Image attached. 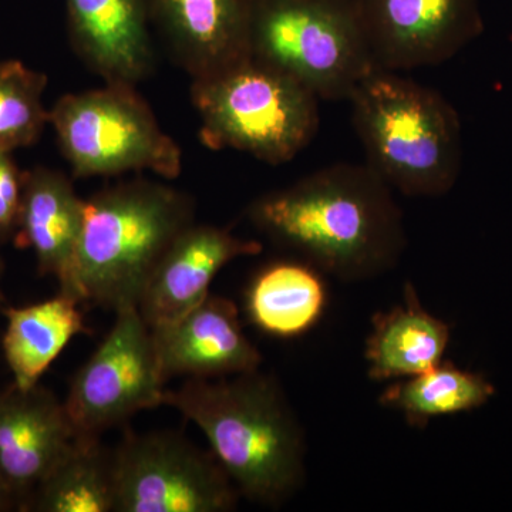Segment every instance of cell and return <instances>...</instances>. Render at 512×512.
I'll use <instances>...</instances> for the list:
<instances>
[{
    "mask_svg": "<svg viewBox=\"0 0 512 512\" xmlns=\"http://www.w3.org/2000/svg\"><path fill=\"white\" fill-rule=\"evenodd\" d=\"M202 144L241 151L262 163L293 160L319 128V99L254 57L192 80Z\"/></svg>",
    "mask_w": 512,
    "mask_h": 512,
    "instance_id": "5",
    "label": "cell"
},
{
    "mask_svg": "<svg viewBox=\"0 0 512 512\" xmlns=\"http://www.w3.org/2000/svg\"><path fill=\"white\" fill-rule=\"evenodd\" d=\"M248 218L279 247L342 282L392 271L407 248L393 188L369 164L340 163L252 202Z\"/></svg>",
    "mask_w": 512,
    "mask_h": 512,
    "instance_id": "1",
    "label": "cell"
},
{
    "mask_svg": "<svg viewBox=\"0 0 512 512\" xmlns=\"http://www.w3.org/2000/svg\"><path fill=\"white\" fill-rule=\"evenodd\" d=\"M450 336L448 323L427 312L407 282L402 305L373 315L365 343L367 376L390 382L427 372L443 362Z\"/></svg>",
    "mask_w": 512,
    "mask_h": 512,
    "instance_id": "17",
    "label": "cell"
},
{
    "mask_svg": "<svg viewBox=\"0 0 512 512\" xmlns=\"http://www.w3.org/2000/svg\"><path fill=\"white\" fill-rule=\"evenodd\" d=\"M164 406L202 431L241 497L281 507L305 484V433L269 373L187 379L165 390Z\"/></svg>",
    "mask_w": 512,
    "mask_h": 512,
    "instance_id": "2",
    "label": "cell"
},
{
    "mask_svg": "<svg viewBox=\"0 0 512 512\" xmlns=\"http://www.w3.org/2000/svg\"><path fill=\"white\" fill-rule=\"evenodd\" d=\"M23 174L10 153L0 151V241L16 234L22 204Z\"/></svg>",
    "mask_w": 512,
    "mask_h": 512,
    "instance_id": "23",
    "label": "cell"
},
{
    "mask_svg": "<svg viewBox=\"0 0 512 512\" xmlns=\"http://www.w3.org/2000/svg\"><path fill=\"white\" fill-rule=\"evenodd\" d=\"M192 217L190 198L150 181L116 185L84 201L79 301L114 313L138 308L158 262Z\"/></svg>",
    "mask_w": 512,
    "mask_h": 512,
    "instance_id": "4",
    "label": "cell"
},
{
    "mask_svg": "<svg viewBox=\"0 0 512 512\" xmlns=\"http://www.w3.org/2000/svg\"><path fill=\"white\" fill-rule=\"evenodd\" d=\"M494 394L495 387L484 376L443 360L427 372L387 386L379 403L402 413L409 426L424 430L437 417L480 409Z\"/></svg>",
    "mask_w": 512,
    "mask_h": 512,
    "instance_id": "21",
    "label": "cell"
},
{
    "mask_svg": "<svg viewBox=\"0 0 512 512\" xmlns=\"http://www.w3.org/2000/svg\"><path fill=\"white\" fill-rule=\"evenodd\" d=\"M45 74L19 60L0 62V151L12 153L39 140L49 124L43 106Z\"/></svg>",
    "mask_w": 512,
    "mask_h": 512,
    "instance_id": "22",
    "label": "cell"
},
{
    "mask_svg": "<svg viewBox=\"0 0 512 512\" xmlns=\"http://www.w3.org/2000/svg\"><path fill=\"white\" fill-rule=\"evenodd\" d=\"M49 124L76 177L151 171L174 180L181 174V148L164 133L136 87L106 84L66 94L49 111Z\"/></svg>",
    "mask_w": 512,
    "mask_h": 512,
    "instance_id": "7",
    "label": "cell"
},
{
    "mask_svg": "<svg viewBox=\"0 0 512 512\" xmlns=\"http://www.w3.org/2000/svg\"><path fill=\"white\" fill-rule=\"evenodd\" d=\"M84 201L59 171L37 167L23 174L16 237L35 252L40 275L55 276L60 293L77 299L76 265Z\"/></svg>",
    "mask_w": 512,
    "mask_h": 512,
    "instance_id": "16",
    "label": "cell"
},
{
    "mask_svg": "<svg viewBox=\"0 0 512 512\" xmlns=\"http://www.w3.org/2000/svg\"><path fill=\"white\" fill-rule=\"evenodd\" d=\"M76 437L64 403L36 384H10L0 392V471L16 511L28 512L33 495Z\"/></svg>",
    "mask_w": 512,
    "mask_h": 512,
    "instance_id": "11",
    "label": "cell"
},
{
    "mask_svg": "<svg viewBox=\"0 0 512 512\" xmlns=\"http://www.w3.org/2000/svg\"><path fill=\"white\" fill-rule=\"evenodd\" d=\"M113 463L114 512H229L241 498L212 451L171 431H127Z\"/></svg>",
    "mask_w": 512,
    "mask_h": 512,
    "instance_id": "8",
    "label": "cell"
},
{
    "mask_svg": "<svg viewBox=\"0 0 512 512\" xmlns=\"http://www.w3.org/2000/svg\"><path fill=\"white\" fill-rule=\"evenodd\" d=\"M165 383L151 329L137 308L121 309L63 403L76 434L101 437L134 414L163 406Z\"/></svg>",
    "mask_w": 512,
    "mask_h": 512,
    "instance_id": "9",
    "label": "cell"
},
{
    "mask_svg": "<svg viewBox=\"0 0 512 512\" xmlns=\"http://www.w3.org/2000/svg\"><path fill=\"white\" fill-rule=\"evenodd\" d=\"M349 101L366 164L393 190L436 198L456 185L463 141L446 97L399 72L375 69Z\"/></svg>",
    "mask_w": 512,
    "mask_h": 512,
    "instance_id": "3",
    "label": "cell"
},
{
    "mask_svg": "<svg viewBox=\"0 0 512 512\" xmlns=\"http://www.w3.org/2000/svg\"><path fill=\"white\" fill-rule=\"evenodd\" d=\"M251 56L319 100H349L376 69L355 0H255Z\"/></svg>",
    "mask_w": 512,
    "mask_h": 512,
    "instance_id": "6",
    "label": "cell"
},
{
    "mask_svg": "<svg viewBox=\"0 0 512 512\" xmlns=\"http://www.w3.org/2000/svg\"><path fill=\"white\" fill-rule=\"evenodd\" d=\"M16 511L15 501H13L12 494H10L8 484L0 471V512Z\"/></svg>",
    "mask_w": 512,
    "mask_h": 512,
    "instance_id": "24",
    "label": "cell"
},
{
    "mask_svg": "<svg viewBox=\"0 0 512 512\" xmlns=\"http://www.w3.org/2000/svg\"><path fill=\"white\" fill-rule=\"evenodd\" d=\"M70 42L106 84L136 87L154 67L147 0H64Z\"/></svg>",
    "mask_w": 512,
    "mask_h": 512,
    "instance_id": "14",
    "label": "cell"
},
{
    "mask_svg": "<svg viewBox=\"0 0 512 512\" xmlns=\"http://www.w3.org/2000/svg\"><path fill=\"white\" fill-rule=\"evenodd\" d=\"M322 272L306 262H275L258 272L245 292L255 328L272 338L292 339L318 325L328 305Z\"/></svg>",
    "mask_w": 512,
    "mask_h": 512,
    "instance_id": "19",
    "label": "cell"
},
{
    "mask_svg": "<svg viewBox=\"0 0 512 512\" xmlns=\"http://www.w3.org/2000/svg\"><path fill=\"white\" fill-rule=\"evenodd\" d=\"M261 242L235 237L227 228L195 225L174 239L144 289L138 312L148 328L167 325L200 305L224 266L261 254Z\"/></svg>",
    "mask_w": 512,
    "mask_h": 512,
    "instance_id": "13",
    "label": "cell"
},
{
    "mask_svg": "<svg viewBox=\"0 0 512 512\" xmlns=\"http://www.w3.org/2000/svg\"><path fill=\"white\" fill-rule=\"evenodd\" d=\"M2 275H3V261L2 256H0V282H2ZM3 302V296H2V288H0V303Z\"/></svg>",
    "mask_w": 512,
    "mask_h": 512,
    "instance_id": "25",
    "label": "cell"
},
{
    "mask_svg": "<svg viewBox=\"0 0 512 512\" xmlns=\"http://www.w3.org/2000/svg\"><path fill=\"white\" fill-rule=\"evenodd\" d=\"M376 69L439 66L483 30L480 0H355Z\"/></svg>",
    "mask_w": 512,
    "mask_h": 512,
    "instance_id": "10",
    "label": "cell"
},
{
    "mask_svg": "<svg viewBox=\"0 0 512 512\" xmlns=\"http://www.w3.org/2000/svg\"><path fill=\"white\" fill-rule=\"evenodd\" d=\"M165 380L220 379L261 369V352L245 335L237 305L210 295L180 318L151 329Z\"/></svg>",
    "mask_w": 512,
    "mask_h": 512,
    "instance_id": "12",
    "label": "cell"
},
{
    "mask_svg": "<svg viewBox=\"0 0 512 512\" xmlns=\"http://www.w3.org/2000/svg\"><path fill=\"white\" fill-rule=\"evenodd\" d=\"M255 0H147L156 23L192 80L251 56Z\"/></svg>",
    "mask_w": 512,
    "mask_h": 512,
    "instance_id": "15",
    "label": "cell"
},
{
    "mask_svg": "<svg viewBox=\"0 0 512 512\" xmlns=\"http://www.w3.org/2000/svg\"><path fill=\"white\" fill-rule=\"evenodd\" d=\"M113 448L76 434L40 483L28 512H114Z\"/></svg>",
    "mask_w": 512,
    "mask_h": 512,
    "instance_id": "20",
    "label": "cell"
},
{
    "mask_svg": "<svg viewBox=\"0 0 512 512\" xmlns=\"http://www.w3.org/2000/svg\"><path fill=\"white\" fill-rule=\"evenodd\" d=\"M80 305L59 292L47 301L6 309L2 346L13 384L20 389L35 387L74 336L89 333Z\"/></svg>",
    "mask_w": 512,
    "mask_h": 512,
    "instance_id": "18",
    "label": "cell"
}]
</instances>
